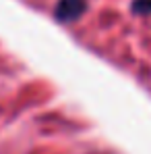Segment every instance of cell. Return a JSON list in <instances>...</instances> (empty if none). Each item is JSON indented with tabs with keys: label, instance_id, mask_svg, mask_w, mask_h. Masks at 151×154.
I'll list each match as a JSON object with an SVG mask.
<instances>
[{
	"label": "cell",
	"instance_id": "1",
	"mask_svg": "<svg viewBox=\"0 0 151 154\" xmlns=\"http://www.w3.org/2000/svg\"><path fill=\"white\" fill-rule=\"evenodd\" d=\"M87 11V0H58L54 8V17L62 23L77 21Z\"/></svg>",
	"mask_w": 151,
	"mask_h": 154
},
{
	"label": "cell",
	"instance_id": "2",
	"mask_svg": "<svg viewBox=\"0 0 151 154\" xmlns=\"http://www.w3.org/2000/svg\"><path fill=\"white\" fill-rule=\"evenodd\" d=\"M132 11L137 15H147V13H151V0H135L132 2Z\"/></svg>",
	"mask_w": 151,
	"mask_h": 154
}]
</instances>
